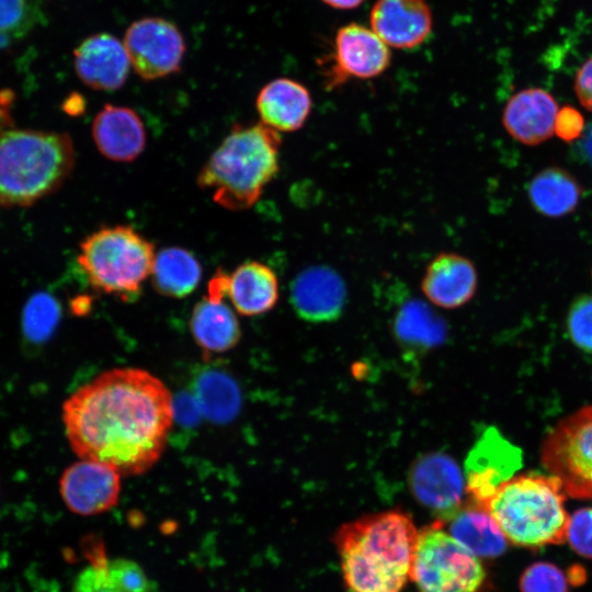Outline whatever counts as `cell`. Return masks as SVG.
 I'll list each match as a JSON object with an SVG mask.
<instances>
[{
	"instance_id": "6da1fadb",
	"label": "cell",
	"mask_w": 592,
	"mask_h": 592,
	"mask_svg": "<svg viewBox=\"0 0 592 592\" xmlns=\"http://www.w3.org/2000/svg\"><path fill=\"white\" fill-rule=\"evenodd\" d=\"M173 418L169 388L136 367L98 375L62 405L66 436L75 454L124 476L141 475L158 463Z\"/></svg>"
},
{
	"instance_id": "7a4b0ae2",
	"label": "cell",
	"mask_w": 592,
	"mask_h": 592,
	"mask_svg": "<svg viewBox=\"0 0 592 592\" xmlns=\"http://www.w3.org/2000/svg\"><path fill=\"white\" fill-rule=\"evenodd\" d=\"M419 531L400 510L363 515L333 537L348 588L353 592H401L410 579Z\"/></svg>"
},
{
	"instance_id": "3957f363",
	"label": "cell",
	"mask_w": 592,
	"mask_h": 592,
	"mask_svg": "<svg viewBox=\"0 0 592 592\" xmlns=\"http://www.w3.org/2000/svg\"><path fill=\"white\" fill-rule=\"evenodd\" d=\"M280 133L262 122L236 124L197 175V185L229 210L253 206L280 170Z\"/></svg>"
},
{
	"instance_id": "277c9868",
	"label": "cell",
	"mask_w": 592,
	"mask_h": 592,
	"mask_svg": "<svg viewBox=\"0 0 592 592\" xmlns=\"http://www.w3.org/2000/svg\"><path fill=\"white\" fill-rule=\"evenodd\" d=\"M75 163V146L67 133L1 128L0 206H30L53 194Z\"/></svg>"
},
{
	"instance_id": "5b68a950",
	"label": "cell",
	"mask_w": 592,
	"mask_h": 592,
	"mask_svg": "<svg viewBox=\"0 0 592 592\" xmlns=\"http://www.w3.org/2000/svg\"><path fill=\"white\" fill-rule=\"evenodd\" d=\"M566 491L554 476L527 473L501 483L483 505L508 542L526 548L566 540Z\"/></svg>"
},
{
	"instance_id": "8992f818",
	"label": "cell",
	"mask_w": 592,
	"mask_h": 592,
	"mask_svg": "<svg viewBox=\"0 0 592 592\" xmlns=\"http://www.w3.org/2000/svg\"><path fill=\"white\" fill-rule=\"evenodd\" d=\"M155 246L129 225L104 226L80 243L78 263L95 291L135 299L151 275Z\"/></svg>"
},
{
	"instance_id": "52a82bcc",
	"label": "cell",
	"mask_w": 592,
	"mask_h": 592,
	"mask_svg": "<svg viewBox=\"0 0 592 592\" xmlns=\"http://www.w3.org/2000/svg\"><path fill=\"white\" fill-rule=\"evenodd\" d=\"M485 578L478 557L446 532L442 521L419 531L410 579L420 592H477Z\"/></svg>"
},
{
	"instance_id": "ba28073f",
	"label": "cell",
	"mask_w": 592,
	"mask_h": 592,
	"mask_svg": "<svg viewBox=\"0 0 592 592\" xmlns=\"http://www.w3.org/2000/svg\"><path fill=\"white\" fill-rule=\"evenodd\" d=\"M540 462L568 496L592 501V406L577 410L548 432Z\"/></svg>"
},
{
	"instance_id": "9c48e42d",
	"label": "cell",
	"mask_w": 592,
	"mask_h": 592,
	"mask_svg": "<svg viewBox=\"0 0 592 592\" xmlns=\"http://www.w3.org/2000/svg\"><path fill=\"white\" fill-rule=\"evenodd\" d=\"M391 64V49L369 27L349 23L337 30L332 49L319 66L325 88L339 89L351 80L382 76Z\"/></svg>"
},
{
	"instance_id": "30bf717a",
	"label": "cell",
	"mask_w": 592,
	"mask_h": 592,
	"mask_svg": "<svg viewBox=\"0 0 592 592\" xmlns=\"http://www.w3.org/2000/svg\"><path fill=\"white\" fill-rule=\"evenodd\" d=\"M123 43L129 61L144 80H156L181 70L185 41L171 21L148 16L134 21L126 30Z\"/></svg>"
},
{
	"instance_id": "8fae6325",
	"label": "cell",
	"mask_w": 592,
	"mask_h": 592,
	"mask_svg": "<svg viewBox=\"0 0 592 592\" xmlns=\"http://www.w3.org/2000/svg\"><path fill=\"white\" fill-rule=\"evenodd\" d=\"M408 486L414 499L445 523L463 505L466 481L456 460L443 452H429L410 466Z\"/></svg>"
},
{
	"instance_id": "7c38bea8",
	"label": "cell",
	"mask_w": 592,
	"mask_h": 592,
	"mask_svg": "<svg viewBox=\"0 0 592 592\" xmlns=\"http://www.w3.org/2000/svg\"><path fill=\"white\" fill-rule=\"evenodd\" d=\"M121 476L110 466L80 459L64 470L59 492L72 513L82 516L102 514L118 503Z\"/></svg>"
},
{
	"instance_id": "4fadbf2b",
	"label": "cell",
	"mask_w": 592,
	"mask_h": 592,
	"mask_svg": "<svg viewBox=\"0 0 592 592\" xmlns=\"http://www.w3.org/2000/svg\"><path fill=\"white\" fill-rule=\"evenodd\" d=\"M522 465L521 451L490 428L477 441L466 460V492L485 505L498 487Z\"/></svg>"
},
{
	"instance_id": "5bb4252c",
	"label": "cell",
	"mask_w": 592,
	"mask_h": 592,
	"mask_svg": "<svg viewBox=\"0 0 592 592\" xmlns=\"http://www.w3.org/2000/svg\"><path fill=\"white\" fill-rule=\"evenodd\" d=\"M369 27L390 49H414L432 33V10L426 0H376Z\"/></svg>"
},
{
	"instance_id": "9a60e30c",
	"label": "cell",
	"mask_w": 592,
	"mask_h": 592,
	"mask_svg": "<svg viewBox=\"0 0 592 592\" xmlns=\"http://www.w3.org/2000/svg\"><path fill=\"white\" fill-rule=\"evenodd\" d=\"M291 304L299 318L314 323L337 320L346 303V285L342 276L326 265L300 271L291 285Z\"/></svg>"
},
{
	"instance_id": "2e32d148",
	"label": "cell",
	"mask_w": 592,
	"mask_h": 592,
	"mask_svg": "<svg viewBox=\"0 0 592 592\" xmlns=\"http://www.w3.org/2000/svg\"><path fill=\"white\" fill-rule=\"evenodd\" d=\"M78 78L98 91L122 88L132 67L123 41L110 33H95L84 38L73 52Z\"/></svg>"
},
{
	"instance_id": "e0dca14e",
	"label": "cell",
	"mask_w": 592,
	"mask_h": 592,
	"mask_svg": "<svg viewBox=\"0 0 592 592\" xmlns=\"http://www.w3.org/2000/svg\"><path fill=\"white\" fill-rule=\"evenodd\" d=\"M478 275L474 263L456 252H441L428 264L421 291L434 306L456 309L475 295Z\"/></svg>"
},
{
	"instance_id": "ac0fdd59",
	"label": "cell",
	"mask_w": 592,
	"mask_h": 592,
	"mask_svg": "<svg viewBox=\"0 0 592 592\" xmlns=\"http://www.w3.org/2000/svg\"><path fill=\"white\" fill-rule=\"evenodd\" d=\"M92 138L102 156L115 162H130L146 147V128L130 107L105 104L92 123Z\"/></svg>"
},
{
	"instance_id": "d6986e66",
	"label": "cell",
	"mask_w": 592,
	"mask_h": 592,
	"mask_svg": "<svg viewBox=\"0 0 592 592\" xmlns=\"http://www.w3.org/2000/svg\"><path fill=\"white\" fill-rule=\"evenodd\" d=\"M558 110L549 92L540 88H528L510 98L503 110L502 123L515 140L535 146L555 133Z\"/></svg>"
},
{
	"instance_id": "ffe728a7",
	"label": "cell",
	"mask_w": 592,
	"mask_h": 592,
	"mask_svg": "<svg viewBox=\"0 0 592 592\" xmlns=\"http://www.w3.org/2000/svg\"><path fill=\"white\" fill-rule=\"evenodd\" d=\"M255 107L263 124L278 133H293L307 122L312 98L301 82L282 77L261 88Z\"/></svg>"
},
{
	"instance_id": "44dd1931",
	"label": "cell",
	"mask_w": 592,
	"mask_h": 592,
	"mask_svg": "<svg viewBox=\"0 0 592 592\" xmlns=\"http://www.w3.org/2000/svg\"><path fill=\"white\" fill-rule=\"evenodd\" d=\"M280 296L276 274L266 264L248 261L228 274L227 297L236 311L258 316L270 311Z\"/></svg>"
},
{
	"instance_id": "7402d4cb",
	"label": "cell",
	"mask_w": 592,
	"mask_h": 592,
	"mask_svg": "<svg viewBox=\"0 0 592 592\" xmlns=\"http://www.w3.org/2000/svg\"><path fill=\"white\" fill-rule=\"evenodd\" d=\"M190 330L205 353H223L237 345L241 338L238 319L225 299L206 296L191 314Z\"/></svg>"
},
{
	"instance_id": "603a6c76",
	"label": "cell",
	"mask_w": 592,
	"mask_h": 592,
	"mask_svg": "<svg viewBox=\"0 0 592 592\" xmlns=\"http://www.w3.org/2000/svg\"><path fill=\"white\" fill-rule=\"evenodd\" d=\"M448 533L476 557L502 555L508 539L489 511L470 500L448 520Z\"/></svg>"
},
{
	"instance_id": "cb8c5ba5",
	"label": "cell",
	"mask_w": 592,
	"mask_h": 592,
	"mask_svg": "<svg viewBox=\"0 0 592 592\" xmlns=\"http://www.w3.org/2000/svg\"><path fill=\"white\" fill-rule=\"evenodd\" d=\"M71 592H153L145 570L127 558L95 559L76 577Z\"/></svg>"
},
{
	"instance_id": "d4e9b609",
	"label": "cell",
	"mask_w": 592,
	"mask_h": 592,
	"mask_svg": "<svg viewBox=\"0 0 592 592\" xmlns=\"http://www.w3.org/2000/svg\"><path fill=\"white\" fill-rule=\"evenodd\" d=\"M391 328L401 345L420 352L442 345L447 337L444 319L420 299H410L401 305Z\"/></svg>"
},
{
	"instance_id": "484cf974",
	"label": "cell",
	"mask_w": 592,
	"mask_h": 592,
	"mask_svg": "<svg viewBox=\"0 0 592 592\" xmlns=\"http://www.w3.org/2000/svg\"><path fill=\"white\" fill-rule=\"evenodd\" d=\"M581 193L577 179L559 167L539 171L528 185V197L533 207L548 217H560L573 212Z\"/></svg>"
},
{
	"instance_id": "4316f807",
	"label": "cell",
	"mask_w": 592,
	"mask_h": 592,
	"mask_svg": "<svg viewBox=\"0 0 592 592\" xmlns=\"http://www.w3.org/2000/svg\"><path fill=\"white\" fill-rule=\"evenodd\" d=\"M150 276L153 288L160 295L183 298L200 284L202 267L191 251L168 247L156 253Z\"/></svg>"
},
{
	"instance_id": "83f0119b",
	"label": "cell",
	"mask_w": 592,
	"mask_h": 592,
	"mask_svg": "<svg viewBox=\"0 0 592 592\" xmlns=\"http://www.w3.org/2000/svg\"><path fill=\"white\" fill-rule=\"evenodd\" d=\"M45 0H0V48L24 38L44 16Z\"/></svg>"
},
{
	"instance_id": "f1b7e54d",
	"label": "cell",
	"mask_w": 592,
	"mask_h": 592,
	"mask_svg": "<svg viewBox=\"0 0 592 592\" xmlns=\"http://www.w3.org/2000/svg\"><path fill=\"white\" fill-rule=\"evenodd\" d=\"M198 396L202 406L214 417H224L231 412L237 401L231 382L218 374L206 375L201 380Z\"/></svg>"
},
{
	"instance_id": "f546056e",
	"label": "cell",
	"mask_w": 592,
	"mask_h": 592,
	"mask_svg": "<svg viewBox=\"0 0 592 592\" xmlns=\"http://www.w3.org/2000/svg\"><path fill=\"white\" fill-rule=\"evenodd\" d=\"M25 311V331L32 339L39 340L55 327L59 307L50 295L42 293L32 297Z\"/></svg>"
},
{
	"instance_id": "4dcf8cb0",
	"label": "cell",
	"mask_w": 592,
	"mask_h": 592,
	"mask_svg": "<svg viewBox=\"0 0 592 592\" xmlns=\"http://www.w3.org/2000/svg\"><path fill=\"white\" fill-rule=\"evenodd\" d=\"M520 588L522 592H568V582L557 566L540 561L524 570Z\"/></svg>"
},
{
	"instance_id": "1f68e13d",
	"label": "cell",
	"mask_w": 592,
	"mask_h": 592,
	"mask_svg": "<svg viewBox=\"0 0 592 592\" xmlns=\"http://www.w3.org/2000/svg\"><path fill=\"white\" fill-rule=\"evenodd\" d=\"M567 329L579 349L592 353V296L583 295L573 301L567 317Z\"/></svg>"
},
{
	"instance_id": "d6a6232c",
	"label": "cell",
	"mask_w": 592,
	"mask_h": 592,
	"mask_svg": "<svg viewBox=\"0 0 592 592\" xmlns=\"http://www.w3.org/2000/svg\"><path fill=\"white\" fill-rule=\"evenodd\" d=\"M566 540L585 558H592V508H582L569 517Z\"/></svg>"
},
{
	"instance_id": "836d02e7",
	"label": "cell",
	"mask_w": 592,
	"mask_h": 592,
	"mask_svg": "<svg viewBox=\"0 0 592 592\" xmlns=\"http://www.w3.org/2000/svg\"><path fill=\"white\" fill-rule=\"evenodd\" d=\"M555 133L563 141H573L584 133L582 114L570 105L558 110L555 121Z\"/></svg>"
},
{
	"instance_id": "e575fe53",
	"label": "cell",
	"mask_w": 592,
	"mask_h": 592,
	"mask_svg": "<svg viewBox=\"0 0 592 592\" xmlns=\"http://www.w3.org/2000/svg\"><path fill=\"white\" fill-rule=\"evenodd\" d=\"M574 92L580 103L592 112V56L580 66L576 73Z\"/></svg>"
},
{
	"instance_id": "d590c367",
	"label": "cell",
	"mask_w": 592,
	"mask_h": 592,
	"mask_svg": "<svg viewBox=\"0 0 592 592\" xmlns=\"http://www.w3.org/2000/svg\"><path fill=\"white\" fill-rule=\"evenodd\" d=\"M64 110L71 116H78L86 110V102L82 95L78 93L70 94L64 103Z\"/></svg>"
},
{
	"instance_id": "8d00e7d4",
	"label": "cell",
	"mask_w": 592,
	"mask_h": 592,
	"mask_svg": "<svg viewBox=\"0 0 592 592\" xmlns=\"http://www.w3.org/2000/svg\"><path fill=\"white\" fill-rule=\"evenodd\" d=\"M325 4L339 9L352 10L358 8L365 0H321Z\"/></svg>"
},
{
	"instance_id": "74e56055",
	"label": "cell",
	"mask_w": 592,
	"mask_h": 592,
	"mask_svg": "<svg viewBox=\"0 0 592 592\" xmlns=\"http://www.w3.org/2000/svg\"><path fill=\"white\" fill-rule=\"evenodd\" d=\"M583 151L592 166V125L583 133Z\"/></svg>"
}]
</instances>
